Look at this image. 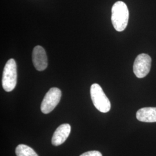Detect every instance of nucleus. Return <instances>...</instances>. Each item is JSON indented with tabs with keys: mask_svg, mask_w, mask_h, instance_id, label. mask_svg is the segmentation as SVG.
<instances>
[{
	"mask_svg": "<svg viewBox=\"0 0 156 156\" xmlns=\"http://www.w3.org/2000/svg\"><path fill=\"white\" fill-rule=\"evenodd\" d=\"M151 65V57L145 53L140 54L136 57L134 62L133 66L134 74L137 78H144L150 72Z\"/></svg>",
	"mask_w": 156,
	"mask_h": 156,
	"instance_id": "39448f33",
	"label": "nucleus"
},
{
	"mask_svg": "<svg viewBox=\"0 0 156 156\" xmlns=\"http://www.w3.org/2000/svg\"><path fill=\"white\" fill-rule=\"evenodd\" d=\"M80 156H102V154L98 151H93L84 153Z\"/></svg>",
	"mask_w": 156,
	"mask_h": 156,
	"instance_id": "9d476101",
	"label": "nucleus"
},
{
	"mask_svg": "<svg viewBox=\"0 0 156 156\" xmlns=\"http://www.w3.org/2000/svg\"><path fill=\"white\" fill-rule=\"evenodd\" d=\"M62 97L61 90L57 88H51L45 95L42 102L41 110L45 114L49 113L59 103Z\"/></svg>",
	"mask_w": 156,
	"mask_h": 156,
	"instance_id": "20e7f679",
	"label": "nucleus"
},
{
	"mask_svg": "<svg viewBox=\"0 0 156 156\" xmlns=\"http://www.w3.org/2000/svg\"><path fill=\"white\" fill-rule=\"evenodd\" d=\"M71 127L69 124H62L57 128L54 133L52 139V145L58 146L62 144L69 136Z\"/></svg>",
	"mask_w": 156,
	"mask_h": 156,
	"instance_id": "0eeeda50",
	"label": "nucleus"
},
{
	"mask_svg": "<svg viewBox=\"0 0 156 156\" xmlns=\"http://www.w3.org/2000/svg\"><path fill=\"white\" fill-rule=\"evenodd\" d=\"M17 156H38L37 153L31 147L27 145H18L16 148Z\"/></svg>",
	"mask_w": 156,
	"mask_h": 156,
	"instance_id": "1a4fd4ad",
	"label": "nucleus"
},
{
	"mask_svg": "<svg viewBox=\"0 0 156 156\" xmlns=\"http://www.w3.org/2000/svg\"><path fill=\"white\" fill-rule=\"evenodd\" d=\"M136 117L142 122H156V107H146L139 109Z\"/></svg>",
	"mask_w": 156,
	"mask_h": 156,
	"instance_id": "6e6552de",
	"label": "nucleus"
},
{
	"mask_svg": "<svg viewBox=\"0 0 156 156\" xmlns=\"http://www.w3.org/2000/svg\"><path fill=\"white\" fill-rule=\"evenodd\" d=\"M90 94L93 103L97 110L102 113H107L110 111L111 108L110 101L98 84L91 85Z\"/></svg>",
	"mask_w": 156,
	"mask_h": 156,
	"instance_id": "f03ea898",
	"label": "nucleus"
},
{
	"mask_svg": "<svg viewBox=\"0 0 156 156\" xmlns=\"http://www.w3.org/2000/svg\"><path fill=\"white\" fill-rule=\"evenodd\" d=\"M33 62L35 69L39 71L45 70L48 67V57L45 49L41 46H37L33 51Z\"/></svg>",
	"mask_w": 156,
	"mask_h": 156,
	"instance_id": "423d86ee",
	"label": "nucleus"
},
{
	"mask_svg": "<svg viewBox=\"0 0 156 156\" xmlns=\"http://www.w3.org/2000/svg\"><path fill=\"white\" fill-rule=\"evenodd\" d=\"M129 11L127 5L123 1H117L112 8L111 20L115 29L121 32L127 27Z\"/></svg>",
	"mask_w": 156,
	"mask_h": 156,
	"instance_id": "f257e3e1",
	"label": "nucleus"
},
{
	"mask_svg": "<svg viewBox=\"0 0 156 156\" xmlns=\"http://www.w3.org/2000/svg\"><path fill=\"white\" fill-rule=\"evenodd\" d=\"M16 84V62L13 58H11L6 63L4 67L2 84L5 91L10 92L15 88Z\"/></svg>",
	"mask_w": 156,
	"mask_h": 156,
	"instance_id": "7ed1b4c3",
	"label": "nucleus"
}]
</instances>
